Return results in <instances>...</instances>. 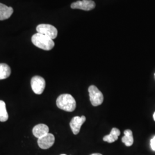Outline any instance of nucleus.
Here are the masks:
<instances>
[{
    "mask_svg": "<svg viewBox=\"0 0 155 155\" xmlns=\"http://www.w3.org/2000/svg\"><path fill=\"white\" fill-rule=\"evenodd\" d=\"M38 33L43 34L51 39H55L58 36V30L53 25L47 24H39L36 27Z\"/></svg>",
    "mask_w": 155,
    "mask_h": 155,
    "instance_id": "20e7f679",
    "label": "nucleus"
},
{
    "mask_svg": "<svg viewBox=\"0 0 155 155\" xmlns=\"http://www.w3.org/2000/svg\"><path fill=\"white\" fill-rule=\"evenodd\" d=\"M56 105L63 110L72 112L76 108V101L71 95L63 94L59 95L56 100Z\"/></svg>",
    "mask_w": 155,
    "mask_h": 155,
    "instance_id": "f257e3e1",
    "label": "nucleus"
},
{
    "mask_svg": "<svg viewBox=\"0 0 155 155\" xmlns=\"http://www.w3.org/2000/svg\"><path fill=\"white\" fill-rule=\"evenodd\" d=\"M102 155V154H101V153H93V154H91V155Z\"/></svg>",
    "mask_w": 155,
    "mask_h": 155,
    "instance_id": "dca6fc26",
    "label": "nucleus"
},
{
    "mask_svg": "<svg viewBox=\"0 0 155 155\" xmlns=\"http://www.w3.org/2000/svg\"><path fill=\"white\" fill-rule=\"evenodd\" d=\"M150 146L152 150L155 151V136L150 140Z\"/></svg>",
    "mask_w": 155,
    "mask_h": 155,
    "instance_id": "2eb2a0df",
    "label": "nucleus"
},
{
    "mask_svg": "<svg viewBox=\"0 0 155 155\" xmlns=\"http://www.w3.org/2000/svg\"><path fill=\"white\" fill-rule=\"evenodd\" d=\"M122 143L127 147H130L133 144V132L130 129H127L124 131V136L122 138Z\"/></svg>",
    "mask_w": 155,
    "mask_h": 155,
    "instance_id": "f8f14e48",
    "label": "nucleus"
},
{
    "mask_svg": "<svg viewBox=\"0 0 155 155\" xmlns=\"http://www.w3.org/2000/svg\"><path fill=\"white\" fill-rule=\"evenodd\" d=\"M31 87L35 94H41L45 87V79L39 75H36L32 78L31 81Z\"/></svg>",
    "mask_w": 155,
    "mask_h": 155,
    "instance_id": "39448f33",
    "label": "nucleus"
},
{
    "mask_svg": "<svg viewBox=\"0 0 155 155\" xmlns=\"http://www.w3.org/2000/svg\"><path fill=\"white\" fill-rule=\"evenodd\" d=\"M11 74V67L5 63H0V79H5Z\"/></svg>",
    "mask_w": 155,
    "mask_h": 155,
    "instance_id": "ddd939ff",
    "label": "nucleus"
},
{
    "mask_svg": "<svg viewBox=\"0 0 155 155\" xmlns=\"http://www.w3.org/2000/svg\"><path fill=\"white\" fill-rule=\"evenodd\" d=\"M95 7V3L92 0H82L78 1L73 2L71 5L72 9H81L86 11L93 10Z\"/></svg>",
    "mask_w": 155,
    "mask_h": 155,
    "instance_id": "423d86ee",
    "label": "nucleus"
},
{
    "mask_svg": "<svg viewBox=\"0 0 155 155\" xmlns=\"http://www.w3.org/2000/svg\"><path fill=\"white\" fill-rule=\"evenodd\" d=\"M88 90L91 105L94 106L101 105L104 101V95L102 92L94 85L90 86Z\"/></svg>",
    "mask_w": 155,
    "mask_h": 155,
    "instance_id": "7ed1b4c3",
    "label": "nucleus"
},
{
    "mask_svg": "<svg viewBox=\"0 0 155 155\" xmlns=\"http://www.w3.org/2000/svg\"><path fill=\"white\" fill-rule=\"evenodd\" d=\"M153 119H154V120H155V112L154 113V114H153Z\"/></svg>",
    "mask_w": 155,
    "mask_h": 155,
    "instance_id": "f3484780",
    "label": "nucleus"
},
{
    "mask_svg": "<svg viewBox=\"0 0 155 155\" xmlns=\"http://www.w3.org/2000/svg\"><path fill=\"white\" fill-rule=\"evenodd\" d=\"M86 117L82 116L81 117L75 116L73 117L70 122V126L71 129L72 133L77 135L79 133L81 127L82 126L84 122L86 121Z\"/></svg>",
    "mask_w": 155,
    "mask_h": 155,
    "instance_id": "6e6552de",
    "label": "nucleus"
},
{
    "mask_svg": "<svg viewBox=\"0 0 155 155\" xmlns=\"http://www.w3.org/2000/svg\"><path fill=\"white\" fill-rule=\"evenodd\" d=\"M8 118L9 115L6 110L5 103L4 101L0 100V121L5 122Z\"/></svg>",
    "mask_w": 155,
    "mask_h": 155,
    "instance_id": "4468645a",
    "label": "nucleus"
},
{
    "mask_svg": "<svg viewBox=\"0 0 155 155\" xmlns=\"http://www.w3.org/2000/svg\"><path fill=\"white\" fill-rule=\"evenodd\" d=\"M65 155V154H62V155Z\"/></svg>",
    "mask_w": 155,
    "mask_h": 155,
    "instance_id": "a211bd4d",
    "label": "nucleus"
},
{
    "mask_svg": "<svg viewBox=\"0 0 155 155\" xmlns=\"http://www.w3.org/2000/svg\"><path fill=\"white\" fill-rule=\"evenodd\" d=\"M55 141V136L52 133H48L42 137L38 139V144L41 149L47 150L54 145Z\"/></svg>",
    "mask_w": 155,
    "mask_h": 155,
    "instance_id": "0eeeda50",
    "label": "nucleus"
},
{
    "mask_svg": "<svg viewBox=\"0 0 155 155\" xmlns=\"http://www.w3.org/2000/svg\"></svg>",
    "mask_w": 155,
    "mask_h": 155,
    "instance_id": "6ab92c4d",
    "label": "nucleus"
},
{
    "mask_svg": "<svg viewBox=\"0 0 155 155\" xmlns=\"http://www.w3.org/2000/svg\"><path fill=\"white\" fill-rule=\"evenodd\" d=\"M31 40L36 47L45 51L52 50L55 46V43L52 39L41 33H36L33 35Z\"/></svg>",
    "mask_w": 155,
    "mask_h": 155,
    "instance_id": "f03ea898",
    "label": "nucleus"
},
{
    "mask_svg": "<svg viewBox=\"0 0 155 155\" xmlns=\"http://www.w3.org/2000/svg\"><path fill=\"white\" fill-rule=\"evenodd\" d=\"M13 13V9L0 3V20L8 19Z\"/></svg>",
    "mask_w": 155,
    "mask_h": 155,
    "instance_id": "9d476101",
    "label": "nucleus"
},
{
    "mask_svg": "<svg viewBox=\"0 0 155 155\" xmlns=\"http://www.w3.org/2000/svg\"><path fill=\"white\" fill-rule=\"evenodd\" d=\"M32 133L35 137L39 139L49 133V127L47 125L40 124L33 127Z\"/></svg>",
    "mask_w": 155,
    "mask_h": 155,
    "instance_id": "1a4fd4ad",
    "label": "nucleus"
},
{
    "mask_svg": "<svg viewBox=\"0 0 155 155\" xmlns=\"http://www.w3.org/2000/svg\"><path fill=\"white\" fill-rule=\"evenodd\" d=\"M120 130L116 128V127H113L111 130V132L109 134L106 135L104 138H103V140L105 142H107L109 143H112L113 142H115L117 141L119 136H120Z\"/></svg>",
    "mask_w": 155,
    "mask_h": 155,
    "instance_id": "9b49d317",
    "label": "nucleus"
}]
</instances>
